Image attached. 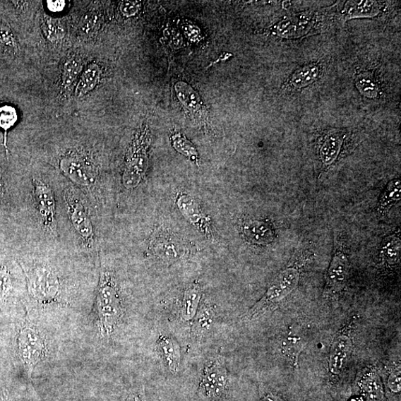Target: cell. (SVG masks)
I'll list each match as a JSON object with an SVG mask.
<instances>
[{"label":"cell","mask_w":401,"mask_h":401,"mask_svg":"<svg viewBox=\"0 0 401 401\" xmlns=\"http://www.w3.org/2000/svg\"><path fill=\"white\" fill-rule=\"evenodd\" d=\"M172 145L176 151L189 157L193 162L198 159V152L192 143L186 138L182 134L176 133L170 137Z\"/></svg>","instance_id":"f546056e"},{"label":"cell","mask_w":401,"mask_h":401,"mask_svg":"<svg viewBox=\"0 0 401 401\" xmlns=\"http://www.w3.org/2000/svg\"><path fill=\"white\" fill-rule=\"evenodd\" d=\"M160 352L167 368L173 374L179 371L181 363V349L173 337L161 336L157 340Z\"/></svg>","instance_id":"44dd1931"},{"label":"cell","mask_w":401,"mask_h":401,"mask_svg":"<svg viewBox=\"0 0 401 401\" xmlns=\"http://www.w3.org/2000/svg\"><path fill=\"white\" fill-rule=\"evenodd\" d=\"M28 289L42 304L55 302L61 292V280L56 271L46 264H35L26 274Z\"/></svg>","instance_id":"277c9868"},{"label":"cell","mask_w":401,"mask_h":401,"mask_svg":"<svg viewBox=\"0 0 401 401\" xmlns=\"http://www.w3.org/2000/svg\"><path fill=\"white\" fill-rule=\"evenodd\" d=\"M65 203L68 217L75 230L85 243L92 248L95 244V232L90 213L80 196L73 189H67L64 193Z\"/></svg>","instance_id":"8992f818"},{"label":"cell","mask_w":401,"mask_h":401,"mask_svg":"<svg viewBox=\"0 0 401 401\" xmlns=\"http://www.w3.org/2000/svg\"><path fill=\"white\" fill-rule=\"evenodd\" d=\"M33 199L42 225L51 234L56 233V202L51 186L40 179L33 180Z\"/></svg>","instance_id":"30bf717a"},{"label":"cell","mask_w":401,"mask_h":401,"mask_svg":"<svg viewBox=\"0 0 401 401\" xmlns=\"http://www.w3.org/2000/svg\"><path fill=\"white\" fill-rule=\"evenodd\" d=\"M299 277L300 268L297 263L282 270L270 283L263 297L248 311L246 318L249 321L259 318L276 308L296 289Z\"/></svg>","instance_id":"3957f363"},{"label":"cell","mask_w":401,"mask_h":401,"mask_svg":"<svg viewBox=\"0 0 401 401\" xmlns=\"http://www.w3.org/2000/svg\"><path fill=\"white\" fill-rule=\"evenodd\" d=\"M261 401H285L282 397L273 393L265 394L261 398Z\"/></svg>","instance_id":"f35d334b"},{"label":"cell","mask_w":401,"mask_h":401,"mask_svg":"<svg viewBox=\"0 0 401 401\" xmlns=\"http://www.w3.org/2000/svg\"><path fill=\"white\" fill-rule=\"evenodd\" d=\"M320 64L311 63L297 68L284 85L285 90H300L316 81L321 76Z\"/></svg>","instance_id":"e0dca14e"},{"label":"cell","mask_w":401,"mask_h":401,"mask_svg":"<svg viewBox=\"0 0 401 401\" xmlns=\"http://www.w3.org/2000/svg\"><path fill=\"white\" fill-rule=\"evenodd\" d=\"M83 70L81 56L76 54L69 55L63 65L62 88L64 92L70 93L73 89Z\"/></svg>","instance_id":"7402d4cb"},{"label":"cell","mask_w":401,"mask_h":401,"mask_svg":"<svg viewBox=\"0 0 401 401\" xmlns=\"http://www.w3.org/2000/svg\"><path fill=\"white\" fill-rule=\"evenodd\" d=\"M382 11V4L376 1H349L347 2L343 16L345 20L371 18L378 16Z\"/></svg>","instance_id":"ffe728a7"},{"label":"cell","mask_w":401,"mask_h":401,"mask_svg":"<svg viewBox=\"0 0 401 401\" xmlns=\"http://www.w3.org/2000/svg\"><path fill=\"white\" fill-rule=\"evenodd\" d=\"M150 251L157 259L169 264L182 260L187 253L178 239L165 235L155 237L150 242Z\"/></svg>","instance_id":"5bb4252c"},{"label":"cell","mask_w":401,"mask_h":401,"mask_svg":"<svg viewBox=\"0 0 401 401\" xmlns=\"http://www.w3.org/2000/svg\"><path fill=\"white\" fill-rule=\"evenodd\" d=\"M356 88L361 94L368 98L375 99L379 96L380 89L376 80L365 74L357 78Z\"/></svg>","instance_id":"1f68e13d"},{"label":"cell","mask_w":401,"mask_h":401,"mask_svg":"<svg viewBox=\"0 0 401 401\" xmlns=\"http://www.w3.org/2000/svg\"><path fill=\"white\" fill-rule=\"evenodd\" d=\"M354 321L350 320L336 335L329 353L328 369L333 376H339L352 353L351 332Z\"/></svg>","instance_id":"8fae6325"},{"label":"cell","mask_w":401,"mask_h":401,"mask_svg":"<svg viewBox=\"0 0 401 401\" xmlns=\"http://www.w3.org/2000/svg\"><path fill=\"white\" fill-rule=\"evenodd\" d=\"M400 380H401L400 369V367L395 368L390 372V374L388 376V382H386V385H388V388L391 392V393L395 395L400 393L401 390Z\"/></svg>","instance_id":"e575fe53"},{"label":"cell","mask_w":401,"mask_h":401,"mask_svg":"<svg viewBox=\"0 0 401 401\" xmlns=\"http://www.w3.org/2000/svg\"><path fill=\"white\" fill-rule=\"evenodd\" d=\"M305 346L302 337L289 333L284 338L281 349L284 355L292 361L295 367H298L299 354L304 349Z\"/></svg>","instance_id":"83f0119b"},{"label":"cell","mask_w":401,"mask_h":401,"mask_svg":"<svg viewBox=\"0 0 401 401\" xmlns=\"http://www.w3.org/2000/svg\"><path fill=\"white\" fill-rule=\"evenodd\" d=\"M61 173L71 182L81 188H91L97 180L99 169L88 155L71 152L59 161Z\"/></svg>","instance_id":"5b68a950"},{"label":"cell","mask_w":401,"mask_h":401,"mask_svg":"<svg viewBox=\"0 0 401 401\" xmlns=\"http://www.w3.org/2000/svg\"><path fill=\"white\" fill-rule=\"evenodd\" d=\"M174 89L184 109L187 111L189 116L200 124L208 123V112L202 98L191 87L182 81L177 82Z\"/></svg>","instance_id":"4fadbf2b"},{"label":"cell","mask_w":401,"mask_h":401,"mask_svg":"<svg viewBox=\"0 0 401 401\" xmlns=\"http://www.w3.org/2000/svg\"><path fill=\"white\" fill-rule=\"evenodd\" d=\"M176 204L183 216L202 233L210 236L209 220L205 216L196 200L190 196L181 193L178 196Z\"/></svg>","instance_id":"9a60e30c"},{"label":"cell","mask_w":401,"mask_h":401,"mask_svg":"<svg viewBox=\"0 0 401 401\" xmlns=\"http://www.w3.org/2000/svg\"><path fill=\"white\" fill-rule=\"evenodd\" d=\"M151 133L148 124H143L135 135L126 155L122 181L126 189H134L146 176Z\"/></svg>","instance_id":"7a4b0ae2"},{"label":"cell","mask_w":401,"mask_h":401,"mask_svg":"<svg viewBox=\"0 0 401 401\" xmlns=\"http://www.w3.org/2000/svg\"><path fill=\"white\" fill-rule=\"evenodd\" d=\"M202 295V288L197 283L192 284L185 290L181 306V316L184 321H191L195 318Z\"/></svg>","instance_id":"603a6c76"},{"label":"cell","mask_w":401,"mask_h":401,"mask_svg":"<svg viewBox=\"0 0 401 401\" xmlns=\"http://www.w3.org/2000/svg\"><path fill=\"white\" fill-rule=\"evenodd\" d=\"M47 3L49 9L53 12L61 11L66 6L65 1H48Z\"/></svg>","instance_id":"74e56055"},{"label":"cell","mask_w":401,"mask_h":401,"mask_svg":"<svg viewBox=\"0 0 401 401\" xmlns=\"http://www.w3.org/2000/svg\"><path fill=\"white\" fill-rule=\"evenodd\" d=\"M124 401H146L145 392L142 390H137L128 394Z\"/></svg>","instance_id":"8d00e7d4"},{"label":"cell","mask_w":401,"mask_h":401,"mask_svg":"<svg viewBox=\"0 0 401 401\" xmlns=\"http://www.w3.org/2000/svg\"><path fill=\"white\" fill-rule=\"evenodd\" d=\"M400 193V179H394L390 181L379 199L378 212L381 217H385L391 208L399 202Z\"/></svg>","instance_id":"484cf974"},{"label":"cell","mask_w":401,"mask_h":401,"mask_svg":"<svg viewBox=\"0 0 401 401\" xmlns=\"http://www.w3.org/2000/svg\"><path fill=\"white\" fill-rule=\"evenodd\" d=\"M243 233L248 240L258 245H268L275 237L273 226L259 221H246L243 225Z\"/></svg>","instance_id":"ac0fdd59"},{"label":"cell","mask_w":401,"mask_h":401,"mask_svg":"<svg viewBox=\"0 0 401 401\" xmlns=\"http://www.w3.org/2000/svg\"><path fill=\"white\" fill-rule=\"evenodd\" d=\"M95 313L100 333L110 336L121 318L122 304L118 285L104 266L100 270Z\"/></svg>","instance_id":"6da1fadb"},{"label":"cell","mask_w":401,"mask_h":401,"mask_svg":"<svg viewBox=\"0 0 401 401\" xmlns=\"http://www.w3.org/2000/svg\"><path fill=\"white\" fill-rule=\"evenodd\" d=\"M99 22V14L96 11H90L85 13L79 26L80 34L85 37L92 36L97 30Z\"/></svg>","instance_id":"d6a6232c"},{"label":"cell","mask_w":401,"mask_h":401,"mask_svg":"<svg viewBox=\"0 0 401 401\" xmlns=\"http://www.w3.org/2000/svg\"><path fill=\"white\" fill-rule=\"evenodd\" d=\"M227 371L220 358H214L206 363L200 378L198 394L207 399L219 398L227 388Z\"/></svg>","instance_id":"9c48e42d"},{"label":"cell","mask_w":401,"mask_h":401,"mask_svg":"<svg viewBox=\"0 0 401 401\" xmlns=\"http://www.w3.org/2000/svg\"><path fill=\"white\" fill-rule=\"evenodd\" d=\"M381 259L389 265H395L400 262V232L386 237L381 250Z\"/></svg>","instance_id":"4316f807"},{"label":"cell","mask_w":401,"mask_h":401,"mask_svg":"<svg viewBox=\"0 0 401 401\" xmlns=\"http://www.w3.org/2000/svg\"><path fill=\"white\" fill-rule=\"evenodd\" d=\"M360 388L368 401H381L383 398V388L377 372L370 371L360 382Z\"/></svg>","instance_id":"d4e9b609"},{"label":"cell","mask_w":401,"mask_h":401,"mask_svg":"<svg viewBox=\"0 0 401 401\" xmlns=\"http://www.w3.org/2000/svg\"><path fill=\"white\" fill-rule=\"evenodd\" d=\"M2 401H11V400L8 398L7 395H4V397L2 399Z\"/></svg>","instance_id":"60d3db41"},{"label":"cell","mask_w":401,"mask_h":401,"mask_svg":"<svg viewBox=\"0 0 401 401\" xmlns=\"http://www.w3.org/2000/svg\"><path fill=\"white\" fill-rule=\"evenodd\" d=\"M317 13L303 12L296 16L285 17L270 28L271 33L280 38L297 39L315 32L318 20Z\"/></svg>","instance_id":"ba28073f"},{"label":"cell","mask_w":401,"mask_h":401,"mask_svg":"<svg viewBox=\"0 0 401 401\" xmlns=\"http://www.w3.org/2000/svg\"><path fill=\"white\" fill-rule=\"evenodd\" d=\"M102 78V68L96 63L90 64L82 71L76 83L75 94L81 98L93 91Z\"/></svg>","instance_id":"d6986e66"},{"label":"cell","mask_w":401,"mask_h":401,"mask_svg":"<svg viewBox=\"0 0 401 401\" xmlns=\"http://www.w3.org/2000/svg\"><path fill=\"white\" fill-rule=\"evenodd\" d=\"M214 317L215 313L212 306L205 304L200 309H198L191 328L193 339L200 340L209 333Z\"/></svg>","instance_id":"cb8c5ba5"},{"label":"cell","mask_w":401,"mask_h":401,"mask_svg":"<svg viewBox=\"0 0 401 401\" xmlns=\"http://www.w3.org/2000/svg\"><path fill=\"white\" fill-rule=\"evenodd\" d=\"M4 184L3 181V176L1 172H0V196H3L4 193Z\"/></svg>","instance_id":"ab89813d"},{"label":"cell","mask_w":401,"mask_h":401,"mask_svg":"<svg viewBox=\"0 0 401 401\" xmlns=\"http://www.w3.org/2000/svg\"><path fill=\"white\" fill-rule=\"evenodd\" d=\"M141 8L140 2L124 1L120 4V11L123 16L131 18L136 16Z\"/></svg>","instance_id":"d590c367"},{"label":"cell","mask_w":401,"mask_h":401,"mask_svg":"<svg viewBox=\"0 0 401 401\" xmlns=\"http://www.w3.org/2000/svg\"><path fill=\"white\" fill-rule=\"evenodd\" d=\"M42 30L45 37L52 44L62 41L66 35L65 27L59 19L45 18L42 24Z\"/></svg>","instance_id":"f1b7e54d"},{"label":"cell","mask_w":401,"mask_h":401,"mask_svg":"<svg viewBox=\"0 0 401 401\" xmlns=\"http://www.w3.org/2000/svg\"><path fill=\"white\" fill-rule=\"evenodd\" d=\"M18 120V114L16 108L11 105H3L0 107V128L4 131V145L6 147L7 133L11 127L16 125Z\"/></svg>","instance_id":"4dcf8cb0"},{"label":"cell","mask_w":401,"mask_h":401,"mask_svg":"<svg viewBox=\"0 0 401 401\" xmlns=\"http://www.w3.org/2000/svg\"><path fill=\"white\" fill-rule=\"evenodd\" d=\"M19 349L31 379L34 369L44 357L46 352L45 339L36 326L27 325L23 328L19 337Z\"/></svg>","instance_id":"52a82bcc"},{"label":"cell","mask_w":401,"mask_h":401,"mask_svg":"<svg viewBox=\"0 0 401 401\" xmlns=\"http://www.w3.org/2000/svg\"><path fill=\"white\" fill-rule=\"evenodd\" d=\"M346 133L342 130L329 131L323 138L320 149L323 169H328L337 160Z\"/></svg>","instance_id":"2e32d148"},{"label":"cell","mask_w":401,"mask_h":401,"mask_svg":"<svg viewBox=\"0 0 401 401\" xmlns=\"http://www.w3.org/2000/svg\"><path fill=\"white\" fill-rule=\"evenodd\" d=\"M0 47L13 51L18 49V41L10 28L2 23H0Z\"/></svg>","instance_id":"836d02e7"},{"label":"cell","mask_w":401,"mask_h":401,"mask_svg":"<svg viewBox=\"0 0 401 401\" xmlns=\"http://www.w3.org/2000/svg\"><path fill=\"white\" fill-rule=\"evenodd\" d=\"M350 264L345 250L335 247L333 260L326 275L325 292L335 295L345 289L349 275Z\"/></svg>","instance_id":"7c38bea8"}]
</instances>
